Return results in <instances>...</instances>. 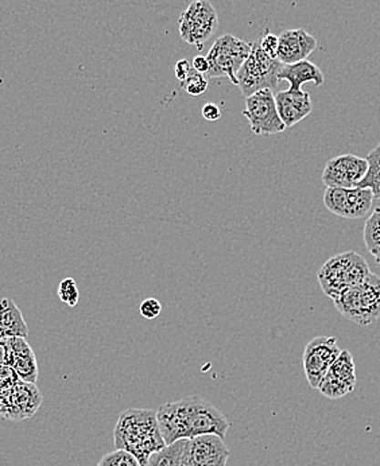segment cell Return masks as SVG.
<instances>
[{"instance_id": "obj_1", "label": "cell", "mask_w": 380, "mask_h": 466, "mask_svg": "<svg viewBox=\"0 0 380 466\" xmlns=\"http://www.w3.org/2000/svg\"><path fill=\"white\" fill-rule=\"evenodd\" d=\"M157 420L166 445L204 434H216L224 440L231 428L218 407L197 395L162 404L157 410Z\"/></svg>"}, {"instance_id": "obj_2", "label": "cell", "mask_w": 380, "mask_h": 466, "mask_svg": "<svg viewBox=\"0 0 380 466\" xmlns=\"http://www.w3.org/2000/svg\"><path fill=\"white\" fill-rule=\"evenodd\" d=\"M114 445L115 449L128 451L140 465H145L151 454L166 446L156 410L129 409L123 411L114 429Z\"/></svg>"}, {"instance_id": "obj_3", "label": "cell", "mask_w": 380, "mask_h": 466, "mask_svg": "<svg viewBox=\"0 0 380 466\" xmlns=\"http://www.w3.org/2000/svg\"><path fill=\"white\" fill-rule=\"evenodd\" d=\"M332 300L343 317L368 327L380 319V277L371 272L360 285L345 289Z\"/></svg>"}, {"instance_id": "obj_4", "label": "cell", "mask_w": 380, "mask_h": 466, "mask_svg": "<svg viewBox=\"0 0 380 466\" xmlns=\"http://www.w3.org/2000/svg\"><path fill=\"white\" fill-rule=\"evenodd\" d=\"M370 274L365 258L357 252L348 251L331 258L321 267L317 278L324 293L334 299L345 289L360 285Z\"/></svg>"}, {"instance_id": "obj_5", "label": "cell", "mask_w": 380, "mask_h": 466, "mask_svg": "<svg viewBox=\"0 0 380 466\" xmlns=\"http://www.w3.org/2000/svg\"><path fill=\"white\" fill-rule=\"evenodd\" d=\"M283 64L263 52L259 41L252 42V53L239 69L236 78L243 96H252L262 89L274 92L280 86V72Z\"/></svg>"}, {"instance_id": "obj_6", "label": "cell", "mask_w": 380, "mask_h": 466, "mask_svg": "<svg viewBox=\"0 0 380 466\" xmlns=\"http://www.w3.org/2000/svg\"><path fill=\"white\" fill-rule=\"evenodd\" d=\"M252 49V42L250 44V42L236 38L231 34L221 35V38L216 39L207 56L208 63H210L208 77H228L231 83L238 86L236 75H238L239 69L243 66L244 61L249 58Z\"/></svg>"}, {"instance_id": "obj_7", "label": "cell", "mask_w": 380, "mask_h": 466, "mask_svg": "<svg viewBox=\"0 0 380 466\" xmlns=\"http://www.w3.org/2000/svg\"><path fill=\"white\" fill-rule=\"evenodd\" d=\"M243 116L249 120L252 134L259 137H270L286 130L278 114L275 94L270 89H262L246 97Z\"/></svg>"}, {"instance_id": "obj_8", "label": "cell", "mask_w": 380, "mask_h": 466, "mask_svg": "<svg viewBox=\"0 0 380 466\" xmlns=\"http://www.w3.org/2000/svg\"><path fill=\"white\" fill-rule=\"evenodd\" d=\"M179 25L182 39L201 49L202 45L218 30V13L208 0H196L182 14Z\"/></svg>"}, {"instance_id": "obj_9", "label": "cell", "mask_w": 380, "mask_h": 466, "mask_svg": "<svg viewBox=\"0 0 380 466\" xmlns=\"http://www.w3.org/2000/svg\"><path fill=\"white\" fill-rule=\"evenodd\" d=\"M374 195L370 189L363 187H326L324 193V205L329 212L343 218H365L373 208Z\"/></svg>"}, {"instance_id": "obj_10", "label": "cell", "mask_w": 380, "mask_h": 466, "mask_svg": "<svg viewBox=\"0 0 380 466\" xmlns=\"http://www.w3.org/2000/svg\"><path fill=\"white\" fill-rule=\"evenodd\" d=\"M41 391L34 383L19 380L7 391H0V415L7 420H24L32 418L41 407Z\"/></svg>"}, {"instance_id": "obj_11", "label": "cell", "mask_w": 380, "mask_h": 466, "mask_svg": "<svg viewBox=\"0 0 380 466\" xmlns=\"http://www.w3.org/2000/svg\"><path fill=\"white\" fill-rule=\"evenodd\" d=\"M342 350L336 337H316L309 341L303 352V370L312 389H318L329 368L339 358Z\"/></svg>"}, {"instance_id": "obj_12", "label": "cell", "mask_w": 380, "mask_h": 466, "mask_svg": "<svg viewBox=\"0 0 380 466\" xmlns=\"http://www.w3.org/2000/svg\"><path fill=\"white\" fill-rule=\"evenodd\" d=\"M230 449L216 434L190 438L185 443L182 466H227Z\"/></svg>"}, {"instance_id": "obj_13", "label": "cell", "mask_w": 380, "mask_h": 466, "mask_svg": "<svg viewBox=\"0 0 380 466\" xmlns=\"http://www.w3.org/2000/svg\"><path fill=\"white\" fill-rule=\"evenodd\" d=\"M367 159L360 157L344 154V156L336 157L326 162L325 168L323 171L324 185L326 187H356L363 177L367 173Z\"/></svg>"}, {"instance_id": "obj_14", "label": "cell", "mask_w": 380, "mask_h": 466, "mask_svg": "<svg viewBox=\"0 0 380 466\" xmlns=\"http://www.w3.org/2000/svg\"><path fill=\"white\" fill-rule=\"evenodd\" d=\"M356 386V368L348 350H342L339 358L329 368L325 378L318 386V391L329 400H340Z\"/></svg>"}, {"instance_id": "obj_15", "label": "cell", "mask_w": 380, "mask_h": 466, "mask_svg": "<svg viewBox=\"0 0 380 466\" xmlns=\"http://www.w3.org/2000/svg\"><path fill=\"white\" fill-rule=\"evenodd\" d=\"M278 39L277 58L283 66L306 60L317 47V39L303 29L285 30Z\"/></svg>"}, {"instance_id": "obj_16", "label": "cell", "mask_w": 380, "mask_h": 466, "mask_svg": "<svg viewBox=\"0 0 380 466\" xmlns=\"http://www.w3.org/2000/svg\"><path fill=\"white\" fill-rule=\"evenodd\" d=\"M278 114L286 128L300 123L313 111L311 95L303 91H281L275 94Z\"/></svg>"}, {"instance_id": "obj_17", "label": "cell", "mask_w": 380, "mask_h": 466, "mask_svg": "<svg viewBox=\"0 0 380 466\" xmlns=\"http://www.w3.org/2000/svg\"><path fill=\"white\" fill-rule=\"evenodd\" d=\"M11 348L14 355L13 368L19 379L36 384L38 380V363L29 342L25 337H11Z\"/></svg>"}, {"instance_id": "obj_18", "label": "cell", "mask_w": 380, "mask_h": 466, "mask_svg": "<svg viewBox=\"0 0 380 466\" xmlns=\"http://www.w3.org/2000/svg\"><path fill=\"white\" fill-rule=\"evenodd\" d=\"M324 73L320 67L311 61L303 60L300 63L283 66L280 72V81H287L290 91H303V84L313 83L316 86L324 84Z\"/></svg>"}, {"instance_id": "obj_19", "label": "cell", "mask_w": 380, "mask_h": 466, "mask_svg": "<svg viewBox=\"0 0 380 466\" xmlns=\"http://www.w3.org/2000/svg\"><path fill=\"white\" fill-rule=\"evenodd\" d=\"M0 327L5 328L11 337H25L29 334V328L16 303L11 299H0Z\"/></svg>"}, {"instance_id": "obj_20", "label": "cell", "mask_w": 380, "mask_h": 466, "mask_svg": "<svg viewBox=\"0 0 380 466\" xmlns=\"http://www.w3.org/2000/svg\"><path fill=\"white\" fill-rule=\"evenodd\" d=\"M185 443L187 440H180L166 445L165 448L151 454L143 466H182Z\"/></svg>"}, {"instance_id": "obj_21", "label": "cell", "mask_w": 380, "mask_h": 466, "mask_svg": "<svg viewBox=\"0 0 380 466\" xmlns=\"http://www.w3.org/2000/svg\"><path fill=\"white\" fill-rule=\"evenodd\" d=\"M368 168L357 187L370 189L374 195V200H380V146L374 148L367 156Z\"/></svg>"}, {"instance_id": "obj_22", "label": "cell", "mask_w": 380, "mask_h": 466, "mask_svg": "<svg viewBox=\"0 0 380 466\" xmlns=\"http://www.w3.org/2000/svg\"><path fill=\"white\" fill-rule=\"evenodd\" d=\"M98 466H142L137 459L128 451L122 449H115L111 453L106 454L98 461Z\"/></svg>"}, {"instance_id": "obj_23", "label": "cell", "mask_w": 380, "mask_h": 466, "mask_svg": "<svg viewBox=\"0 0 380 466\" xmlns=\"http://www.w3.org/2000/svg\"><path fill=\"white\" fill-rule=\"evenodd\" d=\"M58 297L67 303L70 308H75L80 300V293H78L77 283L73 278H65L58 286Z\"/></svg>"}, {"instance_id": "obj_24", "label": "cell", "mask_w": 380, "mask_h": 466, "mask_svg": "<svg viewBox=\"0 0 380 466\" xmlns=\"http://www.w3.org/2000/svg\"><path fill=\"white\" fill-rule=\"evenodd\" d=\"M184 86L190 96H200L208 89V78L205 77V75L193 70L188 80L185 81Z\"/></svg>"}, {"instance_id": "obj_25", "label": "cell", "mask_w": 380, "mask_h": 466, "mask_svg": "<svg viewBox=\"0 0 380 466\" xmlns=\"http://www.w3.org/2000/svg\"><path fill=\"white\" fill-rule=\"evenodd\" d=\"M18 373L11 366H0V391H7L13 389L18 381Z\"/></svg>"}, {"instance_id": "obj_26", "label": "cell", "mask_w": 380, "mask_h": 466, "mask_svg": "<svg viewBox=\"0 0 380 466\" xmlns=\"http://www.w3.org/2000/svg\"><path fill=\"white\" fill-rule=\"evenodd\" d=\"M139 311L140 314H142L143 319H157V317L159 316L160 311H162V305H160L159 299H148L140 303Z\"/></svg>"}, {"instance_id": "obj_27", "label": "cell", "mask_w": 380, "mask_h": 466, "mask_svg": "<svg viewBox=\"0 0 380 466\" xmlns=\"http://www.w3.org/2000/svg\"><path fill=\"white\" fill-rule=\"evenodd\" d=\"M259 44H261L262 49H263L267 56H270L272 58H277L278 44H280V39H278L277 35L266 34V35L259 39Z\"/></svg>"}, {"instance_id": "obj_28", "label": "cell", "mask_w": 380, "mask_h": 466, "mask_svg": "<svg viewBox=\"0 0 380 466\" xmlns=\"http://www.w3.org/2000/svg\"><path fill=\"white\" fill-rule=\"evenodd\" d=\"M14 355L11 348V337L0 339V366L13 367Z\"/></svg>"}, {"instance_id": "obj_29", "label": "cell", "mask_w": 380, "mask_h": 466, "mask_svg": "<svg viewBox=\"0 0 380 466\" xmlns=\"http://www.w3.org/2000/svg\"><path fill=\"white\" fill-rule=\"evenodd\" d=\"M193 72V67L188 60H181L176 64V77L180 83L184 84L190 77V73Z\"/></svg>"}, {"instance_id": "obj_30", "label": "cell", "mask_w": 380, "mask_h": 466, "mask_svg": "<svg viewBox=\"0 0 380 466\" xmlns=\"http://www.w3.org/2000/svg\"><path fill=\"white\" fill-rule=\"evenodd\" d=\"M202 116L210 122H215L221 117V111L215 103H207L201 109Z\"/></svg>"}, {"instance_id": "obj_31", "label": "cell", "mask_w": 380, "mask_h": 466, "mask_svg": "<svg viewBox=\"0 0 380 466\" xmlns=\"http://www.w3.org/2000/svg\"><path fill=\"white\" fill-rule=\"evenodd\" d=\"M191 67L201 75H207L208 70H210V63L204 56H196L191 61Z\"/></svg>"}, {"instance_id": "obj_32", "label": "cell", "mask_w": 380, "mask_h": 466, "mask_svg": "<svg viewBox=\"0 0 380 466\" xmlns=\"http://www.w3.org/2000/svg\"><path fill=\"white\" fill-rule=\"evenodd\" d=\"M5 337H11L10 333H8L5 328L0 327V339H5Z\"/></svg>"}, {"instance_id": "obj_33", "label": "cell", "mask_w": 380, "mask_h": 466, "mask_svg": "<svg viewBox=\"0 0 380 466\" xmlns=\"http://www.w3.org/2000/svg\"><path fill=\"white\" fill-rule=\"evenodd\" d=\"M380 146V145H379Z\"/></svg>"}]
</instances>
